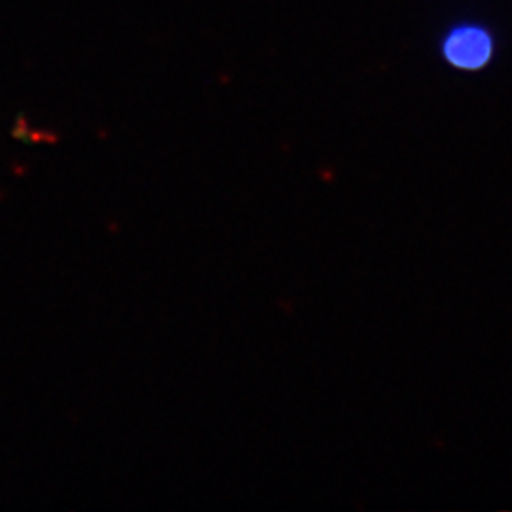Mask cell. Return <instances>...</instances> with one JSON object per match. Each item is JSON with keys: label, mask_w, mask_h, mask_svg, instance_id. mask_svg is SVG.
I'll return each instance as SVG.
<instances>
[{"label": "cell", "mask_w": 512, "mask_h": 512, "mask_svg": "<svg viewBox=\"0 0 512 512\" xmlns=\"http://www.w3.org/2000/svg\"><path fill=\"white\" fill-rule=\"evenodd\" d=\"M444 57L461 69H480L492 57L494 42L482 27H456L444 38Z\"/></svg>", "instance_id": "6da1fadb"}]
</instances>
